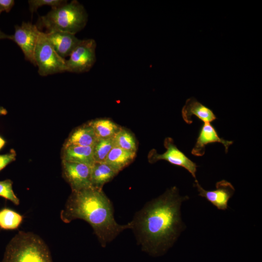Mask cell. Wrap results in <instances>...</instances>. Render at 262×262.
Instances as JSON below:
<instances>
[{
	"instance_id": "cell-1",
	"label": "cell",
	"mask_w": 262,
	"mask_h": 262,
	"mask_svg": "<svg viewBox=\"0 0 262 262\" xmlns=\"http://www.w3.org/2000/svg\"><path fill=\"white\" fill-rule=\"evenodd\" d=\"M188 198L173 186L136 213L131 229L143 251L159 256L172 246L184 229L180 206Z\"/></svg>"
},
{
	"instance_id": "cell-2",
	"label": "cell",
	"mask_w": 262,
	"mask_h": 262,
	"mask_svg": "<svg viewBox=\"0 0 262 262\" xmlns=\"http://www.w3.org/2000/svg\"><path fill=\"white\" fill-rule=\"evenodd\" d=\"M60 218L66 223L76 219L87 222L103 247L121 232L131 228V222L125 225L116 222L111 200L102 190L92 187L72 191L60 213Z\"/></svg>"
},
{
	"instance_id": "cell-3",
	"label": "cell",
	"mask_w": 262,
	"mask_h": 262,
	"mask_svg": "<svg viewBox=\"0 0 262 262\" xmlns=\"http://www.w3.org/2000/svg\"><path fill=\"white\" fill-rule=\"evenodd\" d=\"M87 16L83 5L74 0L51 8L39 17L36 25L39 30L45 28L46 33L60 31L75 34L85 26Z\"/></svg>"
},
{
	"instance_id": "cell-4",
	"label": "cell",
	"mask_w": 262,
	"mask_h": 262,
	"mask_svg": "<svg viewBox=\"0 0 262 262\" xmlns=\"http://www.w3.org/2000/svg\"><path fill=\"white\" fill-rule=\"evenodd\" d=\"M2 262H53L49 249L37 235L19 231L7 245Z\"/></svg>"
},
{
	"instance_id": "cell-5",
	"label": "cell",
	"mask_w": 262,
	"mask_h": 262,
	"mask_svg": "<svg viewBox=\"0 0 262 262\" xmlns=\"http://www.w3.org/2000/svg\"><path fill=\"white\" fill-rule=\"evenodd\" d=\"M35 66L40 75L46 76L66 71V59L59 55L48 39L45 33L41 32L34 51Z\"/></svg>"
},
{
	"instance_id": "cell-6",
	"label": "cell",
	"mask_w": 262,
	"mask_h": 262,
	"mask_svg": "<svg viewBox=\"0 0 262 262\" xmlns=\"http://www.w3.org/2000/svg\"><path fill=\"white\" fill-rule=\"evenodd\" d=\"M96 43L93 39L81 40L66 60V71L82 73L89 71L96 62Z\"/></svg>"
},
{
	"instance_id": "cell-7",
	"label": "cell",
	"mask_w": 262,
	"mask_h": 262,
	"mask_svg": "<svg viewBox=\"0 0 262 262\" xmlns=\"http://www.w3.org/2000/svg\"><path fill=\"white\" fill-rule=\"evenodd\" d=\"M164 146L166 150L162 154H158L155 149L150 151L148 154L149 162L154 163L159 160H165L172 164L183 167L196 180L197 167L196 164L177 147L171 138L165 139Z\"/></svg>"
},
{
	"instance_id": "cell-8",
	"label": "cell",
	"mask_w": 262,
	"mask_h": 262,
	"mask_svg": "<svg viewBox=\"0 0 262 262\" xmlns=\"http://www.w3.org/2000/svg\"><path fill=\"white\" fill-rule=\"evenodd\" d=\"M41 31L36 25L23 22L20 26H15L12 39L22 50L25 58L35 66L34 51Z\"/></svg>"
},
{
	"instance_id": "cell-9",
	"label": "cell",
	"mask_w": 262,
	"mask_h": 262,
	"mask_svg": "<svg viewBox=\"0 0 262 262\" xmlns=\"http://www.w3.org/2000/svg\"><path fill=\"white\" fill-rule=\"evenodd\" d=\"M91 166L83 164L62 162L63 176L70 185L72 191L92 187Z\"/></svg>"
},
{
	"instance_id": "cell-10",
	"label": "cell",
	"mask_w": 262,
	"mask_h": 262,
	"mask_svg": "<svg viewBox=\"0 0 262 262\" xmlns=\"http://www.w3.org/2000/svg\"><path fill=\"white\" fill-rule=\"evenodd\" d=\"M194 186L196 188L198 196L205 198L218 210H225L228 207V201L232 197L235 189L232 184L224 180L216 183L214 190H205L196 180Z\"/></svg>"
},
{
	"instance_id": "cell-11",
	"label": "cell",
	"mask_w": 262,
	"mask_h": 262,
	"mask_svg": "<svg viewBox=\"0 0 262 262\" xmlns=\"http://www.w3.org/2000/svg\"><path fill=\"white\" fill-rule=\"evenodd\" d=\"M219 143L223 145L225 152L228 151L229 147L233 141L221 138L211 123H204L201 126L196 142L192 149V154L196 156H202L205 152V146L211 143Z\"/></svg>"
},
{
	"instance_id": "cell-12",
	"label": "cell",
	"mask_w": 262,
	"mask_h": 262,
	"mask_svg": "<svg viewBox=\"0 0 262 262\" xmlns=\"http://www.w3.org/2000/svg\"><path fill=\"white\" fill-rule=\"evenodd\" d=\"M55 50L62 58L69 56L81 40L69 33L53 31L45 33Z\"/></svg>"
},
{
	"instance_id": "cell-13",
	"label": "cell",
	"mask_w": 262,
	"mask_h": 262,
	"mask_svg": "<svg viewBox=\"0 0 262 262\" xmlns=\"http://www.w3.org/2000/svg\"><path fill=\"white\" fill-rule=\"evenodd\" d=\"M183 119L188 124L193 123L192 116L195 115L204 123H211L216 119L213 111L199 102L195 98H188L182 107Z\"/></svg>"
},
{
	"instance_id": "cell-14",
	"label": "cell",
	"mask_w": 262,
	"mask_h": 262,
	"mask_svg": "<svg viewBox=\"0 0 262 262\" xmlns=\"http://www.w3.org/2000/svg\"><path fill=\"white\" fill-rule=\"evenodd\" d=\"M98 140L93 128L88 122L72 131L64 147L70 146L93 147Z\"/></svg>"
},
{
	"instance_id": "cell-15",
	"label": "cell",
	"mask_w": 262,
	"mask_h": 262,
	"mask_svg": "<svg viewBox=\"0 0 262 262\" xmlns=\"http://www.w3.org/2000/svg\"><path fill=\"white\" fill-rule=\"evenodd\" d=\"M62 159L64 162L92 166L95 163L93 147L70 146L64 147Z\"/></svg>"
},
{
	"instance_id": "cell-16",
	"label": "cell",
	"mask_w": 262,
	"mask_h": 262,
	"mask_svg": "<svg viewBox=\"0 0 262 262\" xmlns=\"http://www.w3.org/2000/svg\"><path fill=\"white\" fill-rule=\"evenodd\" d=\"M118 173L112 167L104 162H95L91 166L92 187L102 190L103 186Z\"/></svg>"
},
{
	"instance_id": "cell-17",
	"label": "cell",
	"mask_w": 262,
	"mask_h": 262,
	"mask_svg": "<svg viewBox=\"0 0 262 262\" xmlns=\"http://www.w3.org/2000/svg\"><path fill=\"white\" fill-rule=\"evenodd\" d=\"M136 153L115 146L108 154L104 163L119 173L133 162Z\"/></svg>"
},
{
	"instance_id": "cell-18",
	"label": "cell",
	"mask_w": 262,
	"mask_h": 262,
	"mask_svg": "<svg viewBox=\"0 0 262 262\" xmlns=\"http://www.w3.org/2000/svg\"><path fill=\"white\" fill-rule=\"evenodd\" d=\"M88 122L93 128L98 139L113 138L121 127L109 118H98Z\"/></svg>"
},
{
	"instance_id": "cell-19",
	"label": "cell",
	"mask_w": 262,
	"mask_h": 262,
	"mask_svg": "<svg viewBox=\"0 0 262 262\" xmlns=\"http://www.w3.org/2000/svg\"><path fill=\"white\" fill-rule=\"evenodd\" d=\"M113 140L115 146L136 153L137 142L134 135L129 130L121 127L113 137Z\"/></svg>"
},
{
	"instance_id": "cell-20",
	"label": "cell",
	"mask_w": 262,
	"mask_h": 262,
	"mask_svg": "<svg viewBox=\"0 0 262 262\" xmlns=\"http://www.w3.org/2000/svg\"><path fill=\"white\" fill-rule=\"evenodd\" d=\"M22 220V215L11 209L4 208L0 211V228L1 229H16Z\"/></svg>"
},
{
	"instance_id": "cell-21",
	"label": "cell",
	"mask_w": 262,
	"mask_h": 262,
	"mask_svg": "<svg viewBox=\"0 0 262 262\" xmlns=\"http://www.w3.org/2000/svg\"><path fill=\"white\" fill-rule=\"evenodd\" d=\"M114 147L113 138L98 139L93 146L95 163L104 162L108 154Z\"/></svg>"
},
{
	"instance_id": "cell-22",
	"label": "cell",
	"mask_w": 262,
	"mask_h": 262,
	"mask_svg": "<svg viewBox=\"0 0 262 262\" xmlns=\"http://www.w3.org/2000/svg\"><path fill=\"white\" fill-rule=\"evenodd\" d=\"M12 184V181L9 179L0 181V196L18 205L19 200L13 191Z\"/></svg>"
},
{
	"instance_id": "cell-23",
	"label": "cell",
	"mask_w": 262,
	"mask_h": 262,
	"mask_svg": "<svg viewBox=\"0 0 262 262\" xmlns=\"http://www.w3.org/2000/svg\"><path fill=\"white\" fill-rule=\"evenodd\" d=\"M63 0H28L29 10L33 13L36 10L43 6H49L51 8L59 6L66 2Z\"/></svg>"
},
{
	"instance_id": "cell-24",
	"label": "cell",
	"mask_w": 262,
	"mask_h": 262,
	"mask_svg": "<svg viewBox=\"0 0 262 262\" xmlns=\"http://www.w3.org/2000/svg\"><path fill=\"white\" fill-rule=\"evenodd\" d=\"M16 156L14 149H11L7 153L0 155V171L8 164L15 161Z\"/></svg>"
},
{
	"instance_id": "cell-25",
	"label": "cell",
	"mask_w": 262,
	"mask_h": 262,
	"mask_svg": "<svg viewBox=\"0 0 262 262\" xmlns=\"http://www.w3.org/2000/svg\"><path fill=\"white\" fill-rule=\"evenodd\" d=\"M14 4L15 1L13 0H0V14L3 11L9 12Z\"/></svg>"
},
{
	"instance_id": "cell-26",
	"label": "cell",
	"mask_w": 262,
	"mask_h": 262,
	"mask_svg": "<svg viewBox=\"0 0 262 262\" xmlns=\"http://www.w3.org/2000/svg\"><path fill=\"white\" fill-rule=\"evenodd\" d=\"M12 39V35H7L0 30V39Z\"/></svg>"
},
{
	"instance_id": "cell-27",
	"label": "cell",
	"mask_w": 262,
	"mask_h": 262,
	"mask_svg": "<svg viewBox=\"0 0 262 262\" xmlns=\"http://www.w3.org/2000/svg\"><path fill=\"white\" fill-rule=\"evenodd\" d=\"M7 113V110L3 107L0 106V115H6Z\"/></svg>"
},
{
	"instance_id": "cell-28",
	"label": "cell",
	"mask_w": 262,
	"mask_h": 262,
	"mask_svg": "<svg viewBox=\"0 0 262 262\" xmlns=\"http://www.w3.org/2000/svg\"><path fill=\"white\" fill-rule=\"evenodd\" d=\"M6 142L5 140L0 136V149H1L5 145Z\"/></svg>"
}]
</instances>
